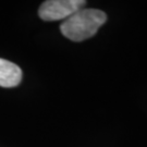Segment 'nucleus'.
<instances>
[{
  "label": "nucleus",
  "mask_w": 147,
  "mask_h": 147,
  "mask_svg": "<svg viewBox=\"0 0 147 147\" xmlns=\"http://www.w3.org/2000/svg\"><path fill=\"white\" fill-rule=\"evenodd\" d=\"M106 21L107 16L105 12L83 8L65 19L60 25V31L63 36L70 40L82 42L94 36Z\"/></svg>",
  "instance_id": "nucleus-1"
},
{
  "label": "nucleus",
  "mask_w": 147,
  "mask_h": 147,
  "mask_svg": "<svg viewBox=\"0 0 147 147\" xmlns=\"http://www.w3.org/2000/svg\"><path fill=\"white\" fill-rule=\"evenodd\" d=\"M85 5L84 0H48L40 5L38 16L44 21L65 20Z\"/></svg>",
  "instance_id": "nucleus-2"
},
{
  "label": "nucleus",
  "mask_w": 147,
  "mask_h": 147,
  "mask_svg": "<svg viewBox=\"0 0 147 147\" xmlns=\"http://www.w3.org/2000/svg\"><path fill=\"white\" fill-rule=\"evenodd\" d=\"M22 70L16 63L0 58V86L14 87L21 83Z\"/></svg>",
  "instance_id": "nucleus-3"
}]
</instances>
